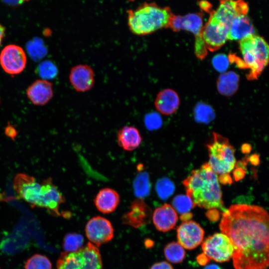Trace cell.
I'll return each mask as SVG.
<instances>
[{
	"label": "cell",
	"mask_w": 269,
	"mask_h": 269,
	"mask_svg": "<svg viewBox=\"0 0 269 269\" xmlns=\"http://www.w3.org/2000/svg\"><path fill=\"white\" fill-rule=\"evenodd\" d=\"M199 5L201 9L208 12H211L212 11V5L210 3L206 0H203L199 2Z\"/></svg>",
	"instance_id": "obj_40"
},
{
	"label": "cell",
	"mask_w": 269,
	"mask_h": 269,
	"mask_svg": "<svg viewBox=\"0 0 269 269\" xmlns=\"http://www.w3.org/2000/svg\"><path fill=\"white\" fill-rule=\"evenodd\" d=\"M49 260L45 256L35 254L29 258L25 264V269H51Z\"/></svg>",
	"instance_id": "obj_27"
},
{
	"label": "cell",
	"mask_w": 269,
	"mask_h": 269,
	"mask_svg": "<svg viewBox=\"0 0 269 269\" xmlns=\"http://www.w3.org/2000/svg\"><path fill=\"white\" fill-rule=\"evenodd\" d=\"M245 168L240 166H236V168L233 171V177L235 181H238L245 177Z\"/></svg>",
	"instance_id": "obj_35"
},
{
	"label": "cell",
	"mask_w": 269,
	"mask_h": 269,
	"mask_svg": "<svg viewBox=\"0 0 269 269\" xmlns=\"http://www.w3.org/2000/svg\"><path fill=\"white\" fill-rule=\"evenodd\" d=\"M145 123L147 127L149 129H157L161 125V119L157 114H153L146 117Z\"/></svg>",
	"instance_id": "obj_34"
},
{
	"label": "cell",
	"mask_w": 269,
	"mask_h": 269,
	"mask_svg": "<svg viewBox=\"0 0 269 269\" xmlns=\"http://www.w3.org/2000/svg\"><path fill=\"white\" fill-rule=\"evenodd\" d=\"M211 169L219 175L229 173L235 167V149L226 137L214 133L212 140L207 145Z\"/></svg>",
	"instance_id": "obj_5"
},
{
	"label": "cell",
	"mask_w": 269,
	"mask_h": 269,
	"mask_svg": "<svg viewBox=\"0 0 269 269\" xmlns=\"http://www.w3.org/2000/svg\"><path fill=\"white\" fill-rule=\"evenodd\" d=\"M151 210L142 198H138L131 204L129 211L123 216V221L134 227H138L148 222Z\"/></svg>",
	"instance_id": "obj_17"
},
{
	"label": "cell",
	"mask_w": 269,
	"mask_h": 269,
	"mask_svg": "<svg viewBox=\"0 0 269 269\" xmlns=\"http://www.w3.org/2000/svg\"><path fill=\"white\" fill-rule=\"evenodd\" d=\"M249 161L251 163L255 165H257L260 163V158L258 155L254 154L249 157Z\"/></svg>",
	"instance_id": "obj_42"
},
{
	"label": "cell",
	"mask_w": 269,
	"mask_h": 269,
	"mask_svg": "<svg viewBox=\"0 0 269 269\" xmlns=\"http://www.w3.org/2000/svg\"><path fill=\"white\" fill-rule=\"evenodd\" d=\"M128 13V25L134 34L144 36L168 28L173 15L169 7H161L154 2H144Z\"/></svg>",
	"instance_id": "obj_3"
},
{
	"label": "cell",
	"mask_w": 269,
	"mask_h": 269,
	"mask_svg": "<svg viewBox=\"0 0 269 269\" xmlns=\"http://www.w3.org/2000/svg\"><path fill=\"white\" fill-rule=\"evenodd\" d=\"M5 28L0 23V47L5 35Z\"/></svg>",
	"instance_id": "obj_45"
},
{
	"label": "cell",
	"mask_w": 269,
	"mask_h": 269,
	"mask_svg": "<svg viewBox=\"0 0 269 269\" xmlns=\"http://www.w3.org/2000/svg\"><path fill=\"white\" fill-rule=\"evenodd\" d=\"M118 144L124 150L132 151L137 148L142 142L138 129L133 126H126L117 133Z\"/></svg>",
	"instance_id": "obj_23"
},
{
	"label": "cell",
	"mask_w": 269,
	"mask_h": 269,
	"mask_svg": "<svg viewBox=\"0 0 269 269\" xmlns=\"http://www.w3.org/2000/svg\"><path fill=\"white\" fill-rule=\"evenodd\" d=\"M134 188L135 193L138 198H142L141 197L148 194L150 184L146 174H142L136 178L134 182Z\"/></svg>",
	"instance_id": "obj_31"
},
{
	"label": "cell",
	"mask_w": 269,
	"mask_h": 269,
	"mask_svg": "<svg viewBox=\"0 0 269 269\" xmlns=\"http://www.w3.org/2000/svg\"><path fill=\"white\" fill-rule=\"evenodd\" d=\"M183 184L187 196L195 206L207 209L218 208L223 212L226 210L218 176L208 163L193 170L183 180Z\"/></svg>",
	"instance_id": "obj_2"
},
{
	"label": "cell",
	"mask_w": 269,
	"mask_h": 269,
	"mask_svg": "<svg viewBox=\"0 0 269 269\" xmlns=\"http://www.w3.org/2000/svg\"><path fill=\"white\" fill-rule=\"evenodd\" d=\"M5 135L14 140L17 135V132L14 127L12 125H7L4 130Z\"/></svg>",
	"instance_id": "obj_36"
},
{
	"label": "cell",
	"mask_w": 269,
	"mask_h": 269,
	"mask_svg": "<svg viewBox=\"0 0 269 269\" xmlns=\"http://www.w3.org/2000/svg\"><path fill=\"white\" fill-rule=\"evenodd\" d=\"M218 181L224 185L231 184L232 183V179L229 173H226L219 175L218 177Z\"/></svg>",
	"instance_id": "obj_39"
},
{
	"label": "cell",
	"mask_w": 269,
	"mask_h": 269,
	"mask_svg": "<svg viewBox=\"0 0 269 269\" xmlns=\"http://www.w3.org/2000/svg\"><path fill=\"white\" fill-rule=\"evenodd\" d=\"M229 28L209 20L203 26L199 35L195 38V54L199 58H204L207 50L215 51L221 48L228 40Z\"/></svg>",
	"instance_id": "obj_7"
},
{
	"label": "cell",
	"mask_w": 269,
	"mask_h": 269,
	"mask_svg": "<svg viewBox=\"0 0 269 269\" xmlns=\"http://www.w3.org/2000/svg\"><path fill=\"white\" fill-rule=\"evenodd\" d=\"M217 9L212 11L208 20L229 29L233 19L238 15L247 14L249 6L243 0H219Z\"/></svg>",
	"instance_id": "obj_9"
},
{
	"label": "cell",
	"mask_w": 269,
	"mask_h": 269,
	"mask_svg": "<svg viewBox=\"0 0 269 269\" xmlns=\"http://www.w3.org/2000/svg\"><path fill=\"white\" fill-rule=\"evenodd\" d=\"M27 58L24 50L15 44L5 46L0 53V64L3 70L10 75L21 73L25 69Z\"/></svg>",
	"instance_id": "obj_11"
},
{
	"label": "cell",
	"mask_w": 269,
	"mask_h": 269,
	"mask_svg": "<svg viewBox=\"0 0 269 269\" xmlns=\"http://www.w3.org/2000/svg\"><path fill=\"white\" fill-rule=\"evenodd\" d=\"M26 93L28 99L34 105H44L53 97L52 84L46 80H36L27 88Z\"/></svg>",
	"instance_id": "obj_18"
},
{
	"label": "cell",
	"mask_w": 269,
	"mask_h": 269,
	"mask_svg": "<svg viewBox=\"0 0 269 269\" xmlns=\"http://www.w3.org/2000/svg\"><path fill=\"white\" fill-rule=\"evenodd\" d=\"M239 77L234 72H228L221 75L217 80V89L222 95L231 96L238 88Z\"/></svg>",
	"instance_id": "obj_24"
},
{
	"label": "cell",
	"mask_w": 269,
	"mask_h": 269,
	"mask_svg": "<svg viewBox=\"0 0 269 269\" xmlns=\"http://www.w3.org/2000/svg\"><path fill=\"white\" fill-rule=\"evenodd\" d=\"M255 33L254 26L247 15H238L231 23L227 38L231 40H241Z\"/></svg>",
	"instance_id": "obj_20"
},
{
	"label": "cell",
	"mask_w": 269,
	"mask_h": 269,
	"mask_svg": "<svg viewBox=\"0 0 269 269\" xmlns=\"http://www.w3.org/2000/svg\"><path fill=\"white\" fill-rule=\"evenodd\" d=\"M180 100L177 93L172 89H165L160 91L154 101L156 109L161 114L170 115L177 110Z\"/></svg>",
	"instance_id": "obj_21"
},
{
	"label": "cell",
	"mask_w": 269,
	"mask_h": 269,
	"mask_svg": "<svg viewBox=\"0 0 269 269\" xmlns=\"http://www.w3.org/2000/svg\"><path fill=\"white\" fill-rule=\"evenodd\" d=\"M197 260L201 265H206L210 261L203 253L199 255L197 257Z\"/></svg>",
	"instance_id": "obj_41"
},
{
	"label": "cell",
	"mask_w": 269,
	"mask_h": 269,
	"mask_svg": "<svg viewBox=\"0 0 269 269\" xmlns=\"http://www.w3.org/2000/svg\"><path fill=\"white\" fill-rule=\"evenodd\" d=\"M69 78L71 85L78 92L90 90L95 83L94 71L87 64H79L73 67Z\"/></svg>",
	"instance_id": "obj_15"
},
{
	"label": "cell",
	"mask_w": 269,
	"mask_h": 269,
	"mask_svg": "<svg viewBox=\"0 0 269 269\" xmlns=\"http://www.w3.org/2000/svg\"><path fill=\"white\" fill-rule=\"evenodd\" d=\"M269 214L263 207L235 204L222 214L219 228L234 248L235 269H266L269 262Z\"/></svg>",
	"instance_id": "obj_1"
},
{
	"label": "cell",
	"mask_w": 269,
	"mask_h": 269,
	"mask_svg": "<svg viewBox=\"0 0 269 269\" xmlns=\"http://www.w3.org/2000/svg\"><path fill=\"white\" fill-rule=\"evenodd\" d=\"M150 269H173V268L167 262H161L153 265Z\"/></svg>",
	"instance_id": "obj_38"
},
{
	"label": "cell",
	"mask_w": 269,
	"mask_h": 269,
	"mask_svg": "<svg viewBox=\"0 0 269 269\" xmlns=\"http://www.w3.org/2000/svg\"><path fill=\"white\" fill-rule=\"evenodd\" d=\"M58 269H102L98 247L90 242L79 250L61 254L57 262Z\"/></svg>",
	"instance_id": "obj_6"
},
{
	"label": "cell",
	"mask_w": 269,
	"mask_h": 269,
	"mask_svg": "<svg viewBox=\"0 0 269 269\" xmlns=\"http://www.w3.org/2000/svg\"><path fill=\"white\" fill-rule=\"evenodd\" d=\"M37 71L39 76L46 80L54 78L58 73L56 66L49 60L41 62L38 65Z\"/></svg>",
	"instance_id": "obj_30"
},
{
	"label": "cell",
	"mask_w": 269,
	"mask_h": 269,
	"mask_svg": "<svg viewBox=\"0 0 269 269\" xmlns=\"http://www.w3.org/2000/svg\"><path fill=\"white\" fill-rule=\"evenodd\" d=\"M203 269H223L220 266L216 264H210L208 265Z\"/></svg>",
	"instance_id": "obj_46"
},
{
	"label": "cell",
	"mask_w": 269,
	"mask_h": 269,
	"mask_svg": "<svg viewBox=\"0 0 269 269\" xmlns=\"http://www.w3.org/2000/svg\"><path fill=\"white\" fill-rule=\"evenodd\" d=\"M245 69H250V80L257 79L269 62V47L264 38L253 34L239 41Z\"/></svg>",
	"instance_id": "obj_4"
},
{
	"label": "cell",
	"mask_w": 269,
	"mask_h": 269,
	"mask_svg": "<svg viewBox=\"0 0 269 269\" xmlns=\"http://www.w3.org/2000/svg\"><path fill=\"white\" fill-rule=\"evenodd\" d=\"M174 189L172 182L167 178H161L156 183V191L158 196L162 199H166L171 195Z\"/></svg>",
	"instance_id": "obj_29"
},
{
	"label": "cell",
	"mask_w": 269,
	"mask_h": 269,
	"mask_svg": "<svg viewBox=\"0 0 269 269\" xmlns=\"http://www.w3.org/2000/svg\"><path fill=\"white\" fill-rule=\"evenodd\" d=\"M164 253L166 259L171 263H181L185 257L184 248L178 243L172 242L165 247Z\"/></svg>",
	"instance_id": "obj_25"
},
{
	"label": "cell",
	"mask_w": 269,
	"mask_h": 269,
	"mask_svg": "<svg viewBox=\"0 0 269 269\" xmlns=\"http://www.w3.org/2000/svg\"><path fill=\"white\" fill-rule=\"evenodd\" d=\"M83 237L77 233L66 235L63 243V248L65 252H73L79 250L83 246Z\"/></svg>",
	"instance_id": "obj_26"
},
{
	"label": "cell",
	"mask_w": 269,
	"mask_h": 269,
	"mask_svg": "<svg viewBox=\"0 0 269 269\" xmlns=\"http://www.w3.org/2000/svg\"><path fill=\"white\" fill-rule=\"evenodd\" d=\"M195 113L196 121L202 123H208L214 117L212 109L208 105L201 104L196 107Z\"/></svg>",
	"instance_id": "obj_32"
},
{
	"label": "cell",
	"mask_w": 269,
	"mask_h": 269,
	"mask_svg": "<svg viewBox=\"0 0 269 269\" xmlns=\"http://www.w3.org/2000/svg\"><path fill=\"white\" fill-rule=\"evenodd\" d=\"M206 216L211 221H216L218 220L220 217L219 211L216 208L209 209L206 213Z\"/></svg>",
	"instance_id": "obj_37"
},
{
	"label": "cell",
	"mask_w": 269,
	"mask_h": 269,
	"mask_svg": "<svg viewBox=\"0 0 269 269\" xmlns=\"http://www.w3.org/2000/svg\"><path fill=\"white\" fill-rule=\"evenodd\" d=\"M40 185V195L35 207L45 208L52 215L59 216V206L65 201L63 194L51 178L44 179Z\"/></svg>",
	"instance_id": "obj_10"
},
{
	"label": "cell",
	"mask_w": 269,
	"mask_h": 269,
	"mask_svg": "<svg viewBox=\"0 0 269 269\" xmlns=\"http://www.w3.org/2000/svg\"><path fill=\"white\" fill-rule=\"evenodd\" d=\"M85 232L90 243L97 247L109 242L114 236V229L110 221L100 216L94 217L88 221Z\"/></svg>",
	"instance_id": "obj_12"
},
{
	"label": "cell",
	"mask_w": 269,
	"mask_h": 269,
	"mask_svg": "<svg viewBox=\"0 0 269 269\" xmlns=\"http://www.w3.org/2000/svg\"><path fill=\"white\" fill-rule=\"evenodd\" d=\"M172 204L176 211L182 214L189 212L195 207L191 199L184 195L176 196L173 200Z\"/></svg>",
	"instance_id": "obj_28"
},
{
	"label": "cell",
	"mask_w": 269,
	"mask_h": 269,
	"mask_svg": "<svg viewBox=\"0 0 269 269\" xmlns=\"http://www.w3.org/2000/svg\"><path fill=\"white\" fill-rule=\"evenodd\" d=\"M203 254L209 260L218 263L229 261L233 257L234 248L230 239L223 233L207 237L202 246Z\"/></svg>",
	"instance_id": "obj_8"
},
{
	"label": "cell",
	"mask_w": 269,
	"mask_h": 269,
	"mask_svg": "<svg viewBox=\"0 0 269 269\" xmlns=\"http://www.w3.org/2000/svg\"><path fill=\"white\" fill-rule=\"evenodd\" d=\"M13 186L18 198L35 207L39 197L41 185L34 177L24 173L17 174L14 178Z\"/></svg>",
	"instance_id": "obj_13"
},
{
	"label": "cell",
	"mask_w": 269,
	"mask_h": 269,
	"mask_svg": "<svg viewBox=\"0 0 269 269\" xmlns=\"http://www.w3.org/2000/svg\"><path fill=\"white\" fill-rule=\"evenodd\" d=\"M18 2H23L25 1H28L29 0H17Z\"/></svg>",
	"instance_id": "obj_47"
},
{
	"label": "cell",
	"mask_w": 269,
	"mask_h": 269,
	"mask_svg": "<svg viewBox=\"0 0 269 269\" xmlns=\"http://www.w3.org/2000/svg\"><path fill=\"white\" fill-rule=\"evenodd\" d=\"M252 149L251 146L248 143H245L242 146V151L244 153H249Z\"/></svg>",
	"instance_id": "obj_44"
},
{
	"label": "cell",
	"mask_w": 269,
	"mask_h": 269,
	"mask_svg": "<svg viewBox=\"0 0 269 269\" xmlns=\"http://www.w3.org/2000/svg\"><path fill=\"white\" fill-rule=\"evenodd\" d=\"M203 14L201 12L189 13L185 15L173 14L168 27L174 31L187 30L193 33L195 38L203 27Z\"/></svg>",
	"instance_id": "obj_16"
},
{
	"label": "cell",
	"mask_w": 269,
	"mask_h": 269,
	"mask_svg": "<svg viewBox=\"0 0 269 269\" xmlns=\"http://www.w3.org/2000/svg\"><path fill=\"white\" fill-rule=\"evenodd\" d=\"M120 200V195L116 190L110 188H104L96 195L94 204L100 212L108 214L116 209Z\"/></svg>",
	"instance_id": "obj_22"
},
{
	"label": "cell",
	"mask_w": 269,
	"mask_h": 269,
	"mask_svg": "<svg viewBox=\"0 0 269 269\" xmlns=\"http://www.w3.org/2000/svg\"><path fill=\"white\" fill-rule=\"evenodd\" d=\"M192 214L189 212L182 214L180 216V219L183 221H189L192 217Z\"/></svg>",
	"instance_id": "obj_43"
},
{
	"label": "cell",
	"mask_w": 269,
	"mask_h": 269,
	"mask_svg": "<svg viewBox=\"0 0 269 269\" xmlns=\"http://www.w3.org/2000/svg\"><path fill=\"white\" fill-rule=\"evenodd\" d=\"M204 231L199 224L189 220L182 222L177 229L178 242L187 250H193L203 241Z\"/></svg>",
	"instance_id": "obj_14"
},
{
	"label": "cell",
	"mask_w": 269,
	"mask_h": 269,
	"mask_svg": "<svg viewBox=\"0 0 269 269\" xmlns=\"http://www.w3.org/2000/svg\"><path fill=\"white\" fill-rule=\"evenodd\" d=\"M178 216L174 209L168 204L156 208L152 215V220L156 229L166 232L176 225Z\"/></svg>",
	"instance_id": "obj_19"
},
{
	"label": "cell",
	"mask_w": 269,
	"mask_h": 269,
	"mask_svg": "<svg viewBox=\"0 0 269 269\" xmlns=\"http://www.w3.org/2000/svg\"><path fill=\"white\" fill-rule=\"evenodd\" d=\"M229 59L224 54H218L215 56L212 60L214 67L219 72L225 71L229 65Z\"/></svg>",
	"instance_id": "obj_33"
}]
</instances>
